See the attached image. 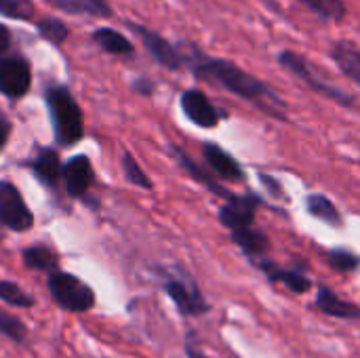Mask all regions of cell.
I'll return each mask as SVG.
<instances>
[{
  "label": "cell",
  "mask_w": 360,
  "mask_h": 358,
  "mask_svg": "<svg viewBox=\"0 0 360 358\" xmlns=\"http://www.w3.org/2000/svg\"><path fill=\"white\" fill-rule=\"evenodd\" d=\"M2 238H4V236H2V230H0V243H2Z\"/></svg>",
  "instance_id": "35"
},
{
  "label": "cell",
  "mask_w": 360,
  "mask_h": 358,
  "mask_svg": "<svg viewBox=\"0 0 360 358\" xmlns=\"http://www.w3.org/2000/svg\"><path fill=\"white\" fill-rule=\"evenodd\" d=\"M32 84V70L21 57L0 59V93L6 97H23Z\"/></svg>",
  "instance_id": "11"
},
{
  "label": "cell",
  "mask_w": 360,
  "mask_h": 358,
  "mask_svg": "<svg viewBox=\"0 0 360 358\" xmlns=\"http://www.w3.org/2000/svg\"><path fill=\"white\" fill-rule=\"evenodd\" d=\"M331 59L344 72V76H348L352 82H356L360 87V51L352 42H346V40L335 42L331 46Z\"/></svg>",
  "instance_id": "19"
},
{
  "label": "cell",
  "mask_w": 360,
  "mask_h": 358,
  "mask_svg": "<svg viewBox=\"0 0 360 358\" xmlns=\"http://www.w3.org/2000/svg\"><path fill=\"white\" fill-rule=\"evenodd\" d=\"M0 335H4L6 340H11L15 344H23L27 338V327L15 314L0 310Z\"/></svg>",
  "instance_id": "27"
},
{
  "label": "cell",
  "mask_w": 360,
  "mask_h": 358,
  "mask_svg": "<svg viewBox=\"0 0 360 358\" xmlns=\"http://www.w3.org/2000/svg\"><path fill=\"white\" fill-rule=\"evenodd\" d=\"M306 211H308V215H312L314 219H319V222H323V224H327L331 228H342L344 226V217H342L338 205L325 194H319V192L308 194L306 196Z\"/></svg>",
  "instance_id": "18"
},
{
  "label": "cell",
  "mask_w": 360,
  "mask_h": 358,
  "mask_svg": "<svg viewBox=\"0 0 360 358\" xmlns=\"http://www.w3.org/2000/svg\"><path fill=\"white\" fill-rule=\"evenodd\" d=\"M11 46V34L4 25H0V55Z\"/></svg>",
  "instance_id": "33"
},
{
  "label": "cell",
  "mask_w": 360,
  "mask_h": 358,
  "mask_svg": "<svg viewBox=\"0 0 360 358\" xmlns=\"http://www.w3.org/2000/svg\"><path fill=\"white\" fill-rule=\"evenodd\" d=\"M230 241L243 251V255L257 264L259 260H266V253L270 251V238L264 230L255 228V226H247L240 230L230 232Z\"/></svg>",
  "instance_id": "16"
},
{
  "label": "cell",
  "mask_w": 360,
  "mask_h": 358,
  "mask_svg": "<svg viewBox=\"0 0 360 358\" xmlns=\"http://www.w3.org/2000/svg\"><path fill=\"white\" fill-rule=\"evenodd\" d=\"M8 135H11V122L0 114V152L6 146V141H8Z\"/></svg>",
  "instance_id": "31"
},
{
  "label": "cell",
  "mask_w": 360,
  "mask_h": 358,
  "mask_svg": "<svg viewBox=\"0 0 360 358\" xmlns=\"http://www.w3.org/2000/svg\"><path fill=\"white\" fill-rule=\"evenodd\" d=\"M162 291L175 304V308L181 317H202V314L211 312V306L205 300L198 283L184 268L165 272Z\"/></svg>",
  "instance_id": "3"
},
{
  "label": "cell",
  "mask_w": 360,
  "mask_h": 358,
  "mask_svg": "<svg viewBox=\"0 0 360 358\" xmlns=\"http://www.w3.org/2000/svg\"><path fill=\"white\" fill-rule=\"evenodd\" d=\"M202 154H205V160L213 175H217L226 181H243L245 179V171H243L240 162L221 146L207 141V143H202Z\"/></svg>",
  "instance_id": "13"
},
{
  "label": "cell",
  "mask_w": 360,
  "mask_h": 358,
  "mask_svg": "<svg viewBox=\"0 0 360 358\" xmlns=\"http://www.w3.org/2000/svg\"><path fill=\"white\" fill-rule=\"evenodd\" d=\"M262 205V198L253 192H245V194H234L230 200H226L224 205H219V222L224 228H228L230 232L253 226L257 209Z\"/></svg>",
  "instance_id": "7"
},
{
  "label": "cell",
  "mask_w": 360,
  "mask_h": 358,
  "mask_svg": "<svg viewBox=\"0 0 360 358\" xmlns=\"http://www.w3.org/2000/svg\"><path fill=\"white\" fill-rule=\"evenodd\" d=\"M0 226L13 232H27L34 226V213L11 181H0Z\"/></svg>",
  "instance_id": "6"
},
{
  "label": "cell",
  "mask_w": 360,
  "mask_h": 358,
  "mask_svg": "<svg viewBox=\"0 0 360 358\" xmlns=\"http://www.w3.org/2000/svg\"><path fill=\"white\" fill-rule=\"evenodd\" d=\"M38 32H40L42 38L51 40L53 44H61V42L68 38V27H65L59 19H55V17L42 19V21L38 23Z\"/></svg>",
  "instance_id": "28"
},
{
  "label": "cell",
  "mask_w": 360,
  "mask_h": 358,
  "mask_svg": "<svg viewBox=\"0 0 360 358\" xmlns=\"http://www.w3.org/2000/svg\"><path fill=\"white\" fill-rule=\"evenodd\" d=\"M257 270L268 279V283L272 285H285L291 293H297V295H304V293H310L312 289V281L302 274L297 268H283L278 266L276 262L272 260H259L257 264Z\"/></svg>",
  "instance_id": "12"
},
{
  "label": "cell",
  "mask_w": 360,
  "mask_h": 358,
  "mask_svg": "<svg viewBox=\"0 0 360 358\" xmlns=\"http://www.w3.org/2000/svg\"><path fill=\"white\" fill-rule=\"evenodd\" d=\"M0 13L13 19H30L34 4L32 0H0Z\"/></svg>",
  "instance_id": "29"
},
{
  "label": "cell",
  "mask_w": 360,
  "mask_h": 358,
  "mask_svg": "<svg viewBox=\"0 0 360 358\" xmlns=\"http://www.w3.org/2000/svg\"><path fill=\"white\" fill-rule=\"evenodd\" d=\"M179 103H181V112L186 114V118L200 129H215L226 116L219 108H215V103L200 89L184 91Z\"/></svg>",
  "instance_id": "8"
},
{
  "label": "cell",
  "mask_w": 360,
  "mask_h": 358,
  "mask_svg": "<svg viewBox=\"0 0 360 358\" xmlns=\"http://www.w3.org/2000/svg\"><path fill=\"white\" fill-rule=\"evenodd\" d=\"M53 6L65 11V13H84L95 17H110V4L105 0H46Z\"/></svg>",
  "instance_id": "21"
},
{
  "label": "cell",
  "mask_w": 360,
  "mask_h": 358,
  "mask_svg": "<svg viewBox=\"0 0 360 358\" xmlns=\"http://www.w3.org/2000/svg\"><path fill=\"white\" fill-rule=\"evenodd\" d=\"M131 30L141 38V42L148 49V53L160 65H165L167 70H179L181 65H186L184 53L177 46H173L167 38H162L160 34H156V32H152V30H148L143 25H137V23H131Z\"/></svg>",
  "instance_id": "10"
},
{
  "label": "cell",
  "mask_w": 360,
  "mask_h": 358,
  "mask_svg": "<svg viewBox=\"0 0 360 358\" xmlns=\"http://www.w3.org/2000/svg\"><path fill=\"white\" fill-rule=\"evenodd\" d=\"M23 264L27 270H36V272H46V274H53L59 270V257L57 253L46 247V245H32V247H25L23 253Z\"/></svg>",
  "instance_id": "20"
},
{
  "label": "cell",
  "mask_w": 360,
  "mask_h": 358,
  "mask_svg": "<svg viewBox=\"0 0 360 358\" xmlns=\"http://www.w3.org/2000/svg\"><path fill=\"white\" fill-rule=\"evenodd\" d=\"M93 40L108 53L112 55H131L133 53V44L129 38H124L120 32L110 30V27H101L93 34Z\"/></svg>",
  "instance_id": "22"
},
{
  "label": "cell",
  "mask_w": 360,
  "mask_h": 358,
  "mask_svg": "<svg viewBox=\"0 0 360 358\" xmlns=\"http://www.w3.org/2000/svg\"><path fill=\"white\" fill-rule=\"evenodd\" d=\"M46 108L53 122V133L57 143L74 146L84 135L82 110L65 87H51L46 91Z\"/></svg>",
  "instance_id": "2"
},
{
  "label": "cell",
  "mask_w": 360,
  "mask_h": 358,
  "mask_svg": "<svg viewBox=\"0 0 360 358\" xmlns=\"http://www.w3.org/2000/svg\"><path fill=\"white\" fill-rule=\"evenodd\" d=\"M135 89H137L139 93H143V95H150V93H152V84H150V82H137Z\"/></svg>",
  "instance_id": "34"
},
{
  "label": "cell",
  "mask_w": 360,
  "mask_h": 358,
  "mask_svg": "<svg viewBox=\"0 0 360 358\" xmlns=\"http://www.w3.org/2000/svg\"><path fill=\"white\" fill-rule=\"evenodd\" d=\"M181 53H184L186 65L192 70V74L198 80L213 82V84L234 93L236 97L249 101L251 106L262 110L266 116L281 120V122H289L287 101L262 78L249 74L247 70L238 68L230 59L211 57V55L202 53L196 44H190V42L184 46Z\"/></svg>",
  "instance_id": "1"
},
{
  "label": "cell",
  "mask_w": 360,
  "mask_h": 358,
  "mask_svg": "<svg viewBox=\"0 0 360 358\" xmlns=\"http://www.w3.org/2000/svg\"><path fill=\"white\" fill-rule=\"evenodd\" d=\"M259 181L266 186V190L272 194V196H276V198H287L285 196V190H283V184L274 177V175H270V173H264V171H259Z\"/></svg>",
  "instance_id": "30"
},
{
  "label": "cell",
  "mask_w": 360,
  "mask_h": 358,
  "mask_svg": "<svg viewBox=\"0 0 360 358\" xmlns=\"http://www.w3.org/2000/svg\"><path fill=\"white\" fill-rule=\"evenodd\" d=\"M319 17L329 21H340L346 17V2L344 0H300Z\"/></svg>",
  "instance_id": "26"
},
{
  "label": "cell",
  "mask_w": 360,
  "mask_h": 358,
  "mask_svg": "<svg viewBox=\"0 0 360 358\" xmlns=\"http://www.w3.org/2000/svg\"><path fill=\"white\" fill-rule=\"evenodd\" d=\"M46 287H49L53 302L68 312H89L97 302L95 291L84 281H80L78 276L70 272L57 270L49 274Z\"/></svg>",
  "instance_id": "5"
},
{
  "label": "cell",
  "mask_w": 360,
  "mask_h": 358,
  "mask_svg": "<svg viewBox=\"0 0 360 358\" xmlns=\"http://www.w3.org/2000/svg\"><path fill=\"white\" fill-rule=\"evenodd\" d=\"M171 152H173V156H175V160L179 162V167L194 179V181H198L200 186H205L211 194H215L217 198H221L224 203L226 200H230L236 192H232V190H228V188H224L215 177H213V173L211 171H205L186 150H181L179 146H171Z\"/></svg>",
  "instance_id": "14"
},
{
  "label": "cell",
  "mask_w": 360,
  "mask_h": 358,
  "mask_svg": "<svg viewBox=\"0 0 360 358\" xmlns=\"http://www.w3.org/2000/svg\"><path fill=\"white\" fill-rule=\"evenodd\" d=\"M278 63L289 74L297 76L304 84H308L314 93H319V95H323V97H327V99H331V101H335L340 106H346V108L354 106V97L350 93H346L344 89L327 82L304 55H300L295 51H283V53H278Z\"/></svg>",
  "instance_id": "4"
},
{
  "label": "cell",
  "mask_w": 360,
  "mask_h": 358,
  "mask_svg": "<svg viewBox=\"0 0 360 358\" xmlns=\"http://www.w3.org/2000/svg\"><path fill=\"white\" fill-rule=\"evenodd\" d=\"M325 260H327V266L340 274H348L360 268V257L350 249H329L325 253Z\"/></svg>",
  "instance_id": "23"
},
{
  "label": "cell",
  "mask_w": 360,
  "mask_h": 358,
  "mask_svg": "<svg viewBox=\"0 0 360 358\" xmlns=\"http://www.w3.org/2000/svg\"><path fill=\"white\" fill-rule=\"evenodd\" d=\"M0 302L8 304L13 308H32V306H36V300L32 295H27L13 281H0Z\"/></svg>",
  "instance_id": "24"
},
{
  "label": "cell",
  "mask_w": 360,
  "mask_h": 358,
  "mask_svg": "<svg viewBox=\"0 0 360 358\" xmlns=\"http://www.w3.org/2000/svg\"><path fill=\"white\" fill-rule=\"evenodd\" d=\"M30 171L32 175L42 184L46 186L49 190H57L59 181H61V169H63V162L59 160V154L53 150V148H42L34 160H30Z\"/></svg>",
  "instance_id": "17"
},
{
  "label": "cell",
  "mask_w": 360,
  "mask_h": 358,
  "mask_svg": "<svg viewBox=\"0 0 360 358\" xmlns=\"http://www.w3.org/2000/svg\"><path fill=\"white\" fill-rule=\"evenodd\" d=\"M316 308L331 317V319H340V321H359L360 319V306L350 302V300H342L331 287L327 285H319L316 289Z\"/></svg>",
  "instance_id": "15"
},
{
  "label": "cell",
  "mask_w": 360,
  "mask_h": 358,
  "mask_svg": "<svg viewBox=\"0 0 360 358\" xmlns=\"http://www.w3.org/2000/svg\"><path fill=\"white\" fill-rule=\"evenodd\" d=\"M122 171L129 184L141 188V190H154V181L146 175V171L141 169V165L135 160V156L131 152L122 154Z\"/></svg>",
  "instance_id": "25"
},
{
  "label": "cell",
  "mask_w": 360,
  "mask_h": 358,
  "mask_svg": "<svg viewBox=\"0 0 360 358\" xmlns=\"http://www.w3.org/2000/svg\"><path fill=\"white\" fill-rule=\"evenodd\" d=\"M186 357L188 358H211V357H207V354H202L194 344H192V338L186 342Z\"/></svg>",
  "instance_id": "32"
},
{
  "label": "cell",
  "mask_w": 360,
  "mask_h": 358,
  "mask_svg": "<svg viewBox=\"0 0 360 358\" xmlns=\"http://www.w3.org/2000/svg\"><path fill=\"white\" fill-rule=\"evenodd\" d=\"M61 184L70 198H82L95 184V171L86 154H76L63 162Z\"/></svg>",
  "instance_id": "9"
}]
</instances>
